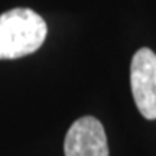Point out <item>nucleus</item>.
Masks as SVG:
<instances>
[{"instance_id": "f257e3e1", "label": "nucleus", "mask_w": 156, "mask_h": 156, "mask_svg": "<svg viewBox=\"0 0 156 156\" xmlns=\"http://www.w3.org/2000/svg\"><path fill=\"white\" fill-rule=\"evenodd\" d=\"M46 23L32 9L16 7L0 15V59H15L41 48Z\"/></svg>"}, {"instance_id": "f03ea898", "label": "nucleus", "mask_w": 156, "mask_h": 156, "mask_svg": "<svg viewBox=\"0 0 156 156\" xmlns=\"http://www.w3.org/2000/svg\"><path fill=\"white\" fill-rule=\"evenodd\" d=\"M130 85L140 114L147 120L156 119V54L142 48L133 55L130 65Z\"/></svg>"}, {"instance_id": "7ed1b4c3", "label": "nucleus", "mask_w": 156, "mask_h": 156, "mask_svg": "<svg viewBox=\"0 0 156 156\" xmlns=\"http://www.w3.org/2000/svg\"><path fill=\"white\" fill-rule=\"evenodd\" d=\"M64 153L65 156H108L103 124L93 116L75 120L65 136Z\"/></svg>"}]
</instances>
